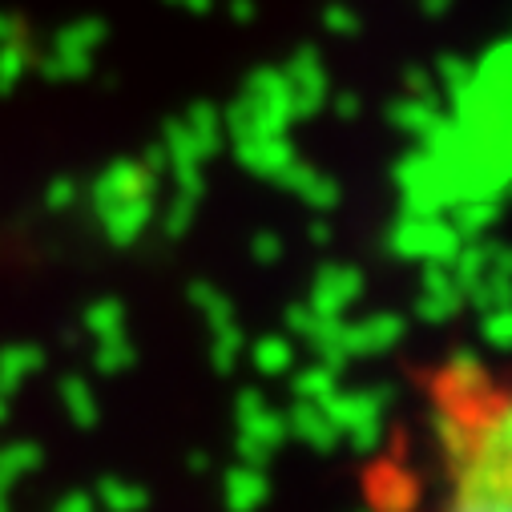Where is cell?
<instances>
[{"mask_svg": "<svg viewBox=\"0 0 512 512\" xmlns=\"http://www.w3.org/2000/svg\"><path fill=\"white\" fill-rule=\"evenodd\" d=\"M416 432V512H512V359H432L416 383Z\"/></svg>", "mask_w": 512, "mask_h": 512, "instance_id": "1", "label": "cell"}]
</instances>
